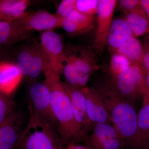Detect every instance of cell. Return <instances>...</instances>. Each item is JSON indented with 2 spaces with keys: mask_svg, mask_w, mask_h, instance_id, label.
Instances as JSON below:
<instances>
[{
  "mask_svg": "<svg viewBox=\"0 0 149 149\" xmlns=\"http://www.w3.org/2000/svg\"><path fill=\"white\" fill-rule=\"evenodd\" d=\"M143 46V55L142 60V66L147 74L149 73V33Z\"/></svg>",
  "mask_w": 149,
  "mask_h": 149,
  "instance_id": "cell-29",
  "label": "cell"
},
{
  "mask_svg": "<svg viewBox=\"0 0 149 149\" xmlns=\"http://www.w3.org/2000/svg\"><path fill=\"white\" fill-rule=\"evenodd\" d=\"M124 20L134 37L149 33V22L146 14L142 5L124 14Z\"/></svg>",
  "mask_w": 149,
  "mask_h": 149,
  "instance_id": "cell-18",
  "label": "cell"
},
{
  "mask_svg": "<svg viewBox=\"0 0 149 149\" xmlns=\"http://www.w3.org/2000/svg\"><path fill=\"white\" fill-rule=\"evenodd\" d=\"M118 1V8L124 14L133 10L141 5V0H120Z\"/></svg>",
  "mask_w": 149,
  "mask_h": 149,
  "instance_id": "cell-28",
  "label": "cell"
},
{
  "mask_svg": "<svg viewBox=\"0 0 149 149\" xmlns=\"http://www.w3.org/2000/svg\"><path fill=\"white\" fill-rule=\"evenodd\" d=\"M95 26V17L85 16L74 9L63 19L61 28L69 35H77L91 32Z\"/></svg>",
  "mask_w": 149,
  "mask_h": 149,
  "instance_id": "cell-16",
  "label": "cell"
},
{
  "mask_svg": "<svg viewBox=\"0 0 149 149\" xmlns=\"http://www.w3.org/2000/svg\"><path fill=\"white\" fill-rule=\"evenodd\" d=\"M131 63L128 59L120 54H112L109 63L110 76H113L121 74L130 68Z\"/></svg>",
  "mask_w": 149,
  "mask_h": 149,
  "instance_id": "cell-23",
  "label": "cell"
},
{
  "mask_svg": "<svg viewBox=\"0 0 149 149\" xmlns=\"http://www.w3.org/2000/svg\"><path fill=\"white\" fill-rule=\"evenodd\" d=\"M64 58L71 64L73 69L69 85L79 89L86 87L92 74L100 68L94 54L86 48H68L64 50Z\"/></svg>",
  "mask_w": 149,
  "mask_h": 149,
  "instance_id": "cell-4",
  "label": "cell"
},
{
  "mask_svg": "<svg viewBox=\"0 0 149 149\" xmlns=\"http://www.w3.org/2000/svg\"><path fill=\"white\" fill-rule=\"evenodd\" d=\"M29 116L18 149H63L65 145L56 128L37 114L30 104Z\"/></svg>",
  "mask_w": 149,
  "mask_h": 149,
  "instance_id": "cell-3",
  "label": "cell"
},
{
  "mask_svg": "<svg viewBox=\"0 0 149 149\" xmlns=\"http://www.w3.org/2000/svg\"><path fill=\"white\" fill-rule=\"evenodd\" d=\"M30 5L27 0H0V12L10 19L20 18Z\"/></svg>",
  "mask_w": 149,
  "mask_h": 149,
  "instance_id": "cell-20",
  "label": "cell"
},
{
  "mask_svg": "<svg viewBox=\"0 0 149 149\" xmlns=\"http://www.w3.org/2000/svg\"><path fill=\"white\" fill-rule=\"evenodd\" d=\"M82 89L86 99L88 118L93 124H112L100 96L95 88L85 87Z\"/></svg>",
  "mask_w": 149,
  "mask_h": 149,
  "instance_id": "cell-13",
  "label": "cell"
},
{
  "mask_svg": "<svg viewBox=\"0 0 149 149\" xmlns=\"http://www.w3.org/2000/svg\"><path fill=\"white\" fill-rule=\"evenodd\" d=\"M22 123V115L15 110L0 123V148L18 149Z\"/></svg>",
  "mask_w": 149,
  "mask_h": 149,
  "instance_id": "cell-10",
  "label": "cell"
},
{
  "mask_svg": "<svg viewBox=\"0 0 149 149\" xmlns=\"http://www.w3.org/2000/svg\"><path fill=\"white\" fill-rule=\"evenodd\" d=\"M76 0H63L58 7L55 15L63 20L74 9Z\"/></svg>",
  "mask_w": 149,
  "mask_h": 149,
  "instance_id": "cell-27",
  "label": "cell"
},
{
  "mask_svg": "<svg viewBox=\"0 0 149 149\" xmlns=\"http://www.w3.org/2000/svg\"><path fill=\"white\" fill-rule=\"evenodd\" d=\"M2 94H2L1 93H0V97H1V96L2 95Z\"/></svg>",
  "mask_w": 149,
  "mask_h": 149,
  "instance_id": "cell-34",
  "label": "cell"
},
{
  "mask_svg": "<svg viewBox=\"0 0 149 149\" xmlns=\"http://www.w3.org/2000/svg\"><path fill=\"white\" fill-rule=\"evenodd\" d=\"M48 68L49 66L45 56L38 45H36L27 77L29 80L33 81L40 76L41 72H44Z\"/></svg>",
  "mask_w": 149,
  "mask_h": 149,
  "instance_id": "cell-22",
  "label": "cell"
},
{
  "mask_svg": "<svg viewBox=\"0 0 149 149\" xmlns=\"http://www.w3.org/2000/svg\"><path fill=\"white\" fill-rule=\"evenodd\" d=\"M141 5L146 14L149 22V0H141Z\"/></svg>",
  "mask_w": 149,
  "mask_h": 149,
  "instance_id": "cell-32",
  "label": "cell"
},
{
  "mask_svg": "<svg viewBox=\"0 0 149 149\" xmlns=\"http://www.w3.org/2000/svg\"><path fill=\"white\" fill-rule=\"evenodd\" d=\"M35 46L24 48L19 54L16 65L23 74L27 77L35 52Z\"/></svg>",
  "mask_w": 149,
  "mask_h": 149,
  "instance_id": "cell-24",
  "label": "cell"
},
{
  "mask_svg": "<svg viewBox=\"0 0 149 149\" xmlns=\"http://www.w3.org/2000/svg\"><path fill=\"white\" fill-rule=\"evenodd\" d=\"M22 27L28 31H51L61 27L63 20L55 14L44 10L26 12L20 18L17 19Z\"/></svg>",
  "mask_w": 149,
  "mask_h": 149,
  "instance_id": "cell-11",
  "label": "cell"
},
{
  "mask_svg": "<svg viewBox=\"0 0 149 149\" xmlns=\"http://www.w3.org/2000/svg\"><path fill=\"white\" fill-rule=\"evenodd\" d=\"M146 149H149V144L148 146V147H147Z\"/></svg>",
  "mask_w": 149,
  "mask_h": 149,
  "instance_id": "cell-35",
  "label": "cell"
},
{
  "mask_svg": "<svg viewBox=\"0 0 149 149\" xmlns=\"http://www.w3.org/2000/svg\"><path fill=\"white\" fill-rule=\"evenodd\" d=\"M99 0H76L74 10L85 16L95 17L98 9Z\"/></svg>",
  "mask_w": 149,
  "mask_h": 149,
  "instance_id": "cell-25",
  "label": "cell"
},
{
  "mask_svg": "<svg viewBox=\"0 0 149 149\" xmlns=\"http://www.w3.org/2000/svg\"><path fill=\"white\" fill-rule=\"evenodd\" d=\"M23 77L16 64L0 62V93L10 97L16 91Z\"/></svg>",
  "mask_w": 149,
  "mask_h": 149,
  "instance_id": "cell-14",
  "label": "cell"
},
{
  "mask_svg": "<svg viewBox=\"0 0 149 149\" xmlns=\"http://www.w3.org/2000/svg\"><path fill=\"white\" fill-rule=\"evenodd\" d=\"M38 46L45 56L49 68L62 74L64 50L59 35L52 30L43 32Z\"/></svg>",
  "mask_w": 149,
  "mask_h": 149,
  "instance_id": "cell-7",
  "label": "cell"
},
{
  "mask_svg": "<svg viewBox=\"0 0 149 149\" xmlns=\"http://www.w3.org/2000/svg\"><path fill=\"white\" fill-rule=\"evenodd\" d=\"M0 149H1V148H0Z\"/></svg>",
  "mask_w": 149,
  "mask_h": 149,
  "instance_id": "cell-36",
  "label": "cell"
},
{
  "mask_svg": "<svg viewBox=\"0 0 149 149\" xmlns=\"http://www.w3.org/2000/svg\"><path fill=\"white\" fill-rule=\"evenodd\" d=\"M86 143L94 149H122L126 146L116 128L108 123L93 124Z\"/></svg>",
  "mask_w": 149,
  "mask_h": 149,
  "instance_id": "cell-6",
  "label": "cell"
},
{
  "mask_svg": "<svg viewBox=\"0 0 149 149\" xmlns=\"http://www.w3.org/2000/svg\"><path fill=\"white\" fill-rule=\"evenodd\" d=\"M14 102L9 96L2 94L0 97V123L15 110Z\"/></svg>",
  "mask_w": 149,
  "mask_h": 149,
  "instance_id": "cell-26",
  "label": "cell"
},
{
  "mask_svg": "<svg viewBox=\"0 0 149 149\" xmlns=\"http://www.w3.org/2000/svg\"><path fill=\"white\" fill-rule=\"evenodd\" d=\"M149 144V103L142 105L137 115V131L133 149H146Z\"/></svg>",
  "mask_w": 149,
  "mask_h": 149,
  "instance_id": "cell-19",
  "label": "cell"
},
{
  "mask_svg": "<svg viewBox=\"0 0 149 149\" xmlns=\"http://www.w3.org/2000/svg\"><path fill=\"white\" fill-rule=\"evenodd\" d=\"M31 32L24 29L17 19L2 20L0 21V45L27 39Z\"/></svg>",
  "mask_w": 149,
  "mask_h": 149,
  "instance_id": "cell-17",
  "label": "cell"
},
{
  "mask_svg": "<svg viewBox=\"0 0 149 149\" xmlns=\"http://www.w3.org/2000/svg\"><path fill=\"white\" fill-rule=\"evenodd\" d=\"M115 53L125 56L132 64L141 65L142 66L143 46L136 37H132L128 42Z\"/></svg>",
  "mask_w": 149,
  "mask_h": 149,
  "instance_id": "cell-21",
  "label": "cell"
},
{
  "mask_svg": "<svg viewBox=\"0 0 149 149\" xmlns=\"http://www.w3.org/2000/svg\"><path fill=\"white\" fill-rule=\"evenodd\" d=\"M146 73L141 65L131 64L125 72L110 76L108 82L113 88L130 101L143 98L146 93Z\"/></svg>",
  "mask_w": 149,
  "mask_h": 149,
  "instance_id": "cell-5",
  "label": "cell"
},
{
  "mask_svg": "<svg viewBox=\"0 0 149 149\" xmlns=\"http://www.w3.org/2000/svg\"><path fill=\"white\" fill-rule=\"evenodd\" d=\"M118 3L116 0H99L97 13V25L93 47L102 52L107 44V39L115 9Z\"/></svg>",
  "mask_w": 149,
  "mask_h": 149,
  "instance_id": "cell-8",
  "label": "cell"
},
{
  "mask_svg": "<svg viewBox=\"0 0 149 149\" xmlns=\"http://www.w3.org/2000/svg\"><path fill=\"white\" fill-rule=\"evenodd\" d=\"M146 91L143 98V99L142 105L149 103V73L147 74L146 78Z\"/></svg>",
  "mask_w": 149,
  "mask_h": 149,
  "instance_id": "cell-30",
  "label": "cell"
},
{
  "mask_svg": "<svg viewBox=\"0 0 149 149\" xmlns=\"http://www.w3.org/2000/svg\"><path fill=\"white\" fill-rule=\"evenodd\" d=\"M134 37L130 27L123 18L113 20L110 29L107 45L112 54L122 47Z\"/></svg>",
  "mask_w": 149,
  "mask_h": 149,
  "instance_id": "cell-15",
  "label": "cell"
},
{
  "mask_svg": "<svg viewBox=\"0 0 149 149\" xmlns=\"http://www.w3.org/2000/svg\"><path fill=\"white\" fill-rule=\"evenodd\" d=\"M9 19L4 16L0 12V21H2V20H9Z\"/></svg>",
  "mask_w": 149,
  "mask_h": 149,
  "instance_id": "cell-33",
  "label": "cell"
},
{
  "mask_svg": "<svg viewBox=\"0 0 149 149\" xmlns=\"http://www.w3.org/2000/svg\"><path fill=\"white\" fill-rule=\"evenodd\" d=\"M44 73V83L50 92L51 105L57 122L58 132L65 146L86 142L88 135L75 120L70 100L61 80L60 74L49 68Z\"/></svg>",
  "mask_w": 149,
  "mask_h": 149,
  "instance_id": "cell-1",
  "label": "cell"
},
{
  "mask_svg": "<svg viewBox=\"0 0 149 149\" xmlns=\"http://www.w3.org/2000/svg\"><path fill=\"white\" fill-rule=\"evenodd\" d=\"M29 104L33 110L47 120L57 130L58 123L52 109L50 92L43 83L34 82L29 88Z\"/></svg>",
  "mask_w": 149,
  "mask_h": 149,
  "instance_id": "cell-9",
  "label": "cell"
},
{
  "mask_svg": "<svg viewBox=\"0 0 149 149\" xmlns=\"http://www.w3.org/2000/svg\"><path fill=\"white\" fill-rule=\"evenodd\" d=\"M100 96L112 123L124 140L133 149L137 128V115L134 103L121 95L109 82L96 89Z\"/></svg>",
  "mask_w": 149,
  "mask_h": 149,
  "instance_id": "cell-2",
  "label": "cell"
},
{
  "mask_svg": "<svg viewBox=\"0 0 149 149\" xmlns=\"http://www.w3.org/2000/svg\"><path fill=\"white\" fill-rule=\"evenodd\" d=\"M63 84L70 100L75 120L80 128L88 135V133L92 130L93 125L87 114L85 94L82 89L75 88L66 82H63Z\"/></svg>",
  "mask_w": 149,
  "mask_h": 149,
  "instance_id": "cell-12",
  "label": "cell"
},
{
  "mask_svg": "<svg viewBox=\"0 0 149 149\" xmlns=\"http://www.w3.org/2000/svg\"><path fill=\"white\" fill-rule=\"evenodd\" d=\"M63 149H94L89 146H82L75 143H71L65 146Z\"/></svg>",
  "mask_w": 149,
  "mask_h": 149,
  "instance_id": "cell-31",
  "label": "cell"
}]
</instances>
